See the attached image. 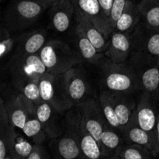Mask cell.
<instances>
[{
    "mask_svg": "<svg viewBox=\"0 0 159 159\" xmlns=\"http://www.w3.org/2000/svg\"><path fill=\"white\" fill-rule=\"evenodd\" d=\"M96 67L100 90L135 95L141 93L138 78L127 61L114 63L105 56Z\"/></svg>",
    "mask_w": 159,
    "mask_h": 159,
    "instance_id": "cell-1",
    "label": "cell"
},
{
    "mask_svg": "<svg viewBox=\"0 0 159 159\" xmlns=\"http://www.w3.org/2000/svg\"><path fill=\"white\" fill-rule=\"evenodd\" d=\"M82 115L79 106H73L65 113L63 134L50 140L49 148L56 158H83L79 146V128Z\"/></svg>",
    "mask_w": 159,
    "mask_h": 159,
    "instance_id": "cell-2",
    "label": "cell"
},
{
    "mask_svg": "<svg viewBox=\"0 0 159 159\" xmlns=\"http://www.w3.org/2000/svg\"><path fill=\"white\" fill-rule=\"evenodd\" d=\"M48 73L62 75L82 62L76 48L60 40H48L39 52Z\"/></svg>",
    "mask_w": 159,
    "mask_h": 159,
    "instance_id": "cell-3",
    "label": "cell"
},
{
    "mask_svg": "<svg viewBox=\"0 0 159 159\" xmlns=\"http://www.w3.org/2000/svg\"><path fill=\"white\" fill-rule=\"evenodd\" d=\"M40 0H11L3 16V26L20 33L35 23L48 9Z\"/></svg>",
    "mask_w": 159,
    "mask_h": 159,
    "instance_id": "cell-4",
    "label": "cell"
},
{
    "mask_svg": "<svg viewBox=\"0 0 159 159\" xmlns=\"http://www.w3.org/2000/svg\"><path fill=\"white\" fill-rule=\"evenodd\" d=\"M127 63L138 78L141 93L159 100V57L144 51H132Z\"/></svg>",
    "mask_w": 159,
    "mask_h": 159,
    "instance_id": "cell-5",
    "label": "cell"
},
{
    "mask_svg": "<svg viewBox=\"0 0 159 159\" xmlns=\"http://www.w3.org/2000/svg\"><path fill=\"white\" fill-rule=\"evenodd\" d=\"M11 84L21 82H38L48 72L39 54H13L7 63Z\"/></svg>",
    "mask_w": 159,
    "mask_h": 159,
    "instance_id": "cell-6",
    "label": "cell"
},
{
    "mask_svg": "<svg viewBox=\"0 0 159 159\" xmlns=\"http://www.w3.org/2000/svg\"><path fill=\"white\" fill-rule=\"evenodd\" d=\"M39 88L42 100L51 104L58 111L65 113L73 107L67 95L63 74L45 73L39 80Z\"/></svg>",
    "mask_w": 159,
    "mask_h": 159,
    "instance_id": "cell-7",
    "label": "cell"
},
{
    "mask_svg": "<svg viewBox=\"0 0 159 159\" xmlns=\"http://www.w3.org/2000/svg\"><path fill=\"white\" fill-rule=\"evenodd\" d=\"M80 65L73 67L63 74L65 89L72 106H79L95 97L89 77Z\"/></svg>",
    "mask_w": 159,
    "mask_h": 159,
    "instance_id": "cell-8",
    "label": "cell"
},
{
    "mask_svg": "<svg viewBox=\"0 0 159 159\" xmlns=\"http://www.w3.org/2000/svg\"><path fill=\"white\" fill-rule=\"evenodd\" d=\"M14 89V93H9L4 100L5 107L9 115L10 122L16 128L22 129L26 121L32 116H36L37 106L25 97L22 93Z\"/></svg>",
    "mask_w": 159,
    "mask_h": 159,
    "instance_id": "cell-9",
    "label": "cell"
},
{
    "mask_svg": "<svg viewBox=\"0 0 159 159\" xmlns=\"http://www.w3.org/2000/svg\"><path fill=\"white\" fill-rule=\"evenodd\" d=\"M156 102L149 95L141 93L138 98V103L134 116L137 124L141 128L158 140L157 123L158 113L155 106Z\"/></svg>",
    "mask_w": 159,
    "mask_h": 159,
    "instance_id": "cell-10",
    "label": "cell"
},
{
    "mask_svg": "<svg viewBox=\"0 0 159 159\" xmlns=\"http://www.w3.org/2000/svg\"><path fill=\"white\" fill-rule=\"evenodd\" d=\"M79 107L82 115V124L99 143L101 135L107 123L102 114L98 98H92Z\"/></svg>",
    "mask_w": 159,
    "mask_h": 159,
    "instance_id": "cell-11",
    "label": "cell"
},
{
    "mask_svg": "<svg viewBox=\"0 0 159 159\" xmlns=\"http://www.w3.org/2000/svg\"><path fill=\"white\" fill-rule=\"evenodd\" d=\"M65 113L58 111L44 101L37 107L36 115L49 140L57 138L63 134Z\"/></svg>",
    "mask_w": 159,
    "mask_h": 159,
    "instance_id": "cell-12",
    "label": "cell"
},
{
    "mask_svg": "<svg viewBox=\"0 0 159 159\" xmlns=\"http://www.w3.org/2000/svg\"><path fill=\"white\" fill-rule=\"evenodd\" d=\"M76 12L88 18L93 24L110 37L113 33L109 17L102 9L99 0H72Z\"/></svg>",
    "mask_w": 159,
    "mask_h": 159,
    "instance_id": "cell-13",
    "label": "cell"
},
{
    "mask_svg": "<svg viewBox=\"0 0 159 159\" xmlns=\"http://www.w3.org/2000/svg\"><path fill=\"white\" fill-rule=\"evenodd\" d=\"M133 51H144L159 57V30L151 29L140 20L131 32Z\"/></svg>",
    "mask_w": 159,
    "mask_h": 159,
    "instance_id": "cell-14",
    "label": "cell"
},
{
    "mask_svg": "<svg viewBox=\"0 0 159 159\" xmlns=\"http://www.w3.org/2000/svg\"><path fill=\"white\" fill-rule=\"evenodd\" d=\"M132 51L131 33L113 30L104 55L114 63H124L130 57Z\"/></svg>",
    "mask_w": 159,
    "mask_h": 159,
    "instance_id": "cell-15",
    "label": "cell"
},
{
    "mask_svg": "<svg viewBox=\"0 0 159 159\" xmlns=\"http://www.w3.org/2000/svg\"><path fill=\"white\" fill-rule=\"evenodd\" d=\"M123 136L127 144L134 143L144 146L153 154L154 157H157L159 155L158 140L137 124L134 115L130 124L123 132Z\"/></svg>",
    "mask_w": 159,
    "mask_h": 159,
    "instance_id": "cell-16",
    "label": "cell"
},
{
    "mask_svg": "<svg viewBox=\"0 0 159 159\" xmlns=\"http://www.w3.org/2000/svg\"><path fill=\"white\" fill-rule=\"evenodd\" d=\"M50 8L51 25L54 30L58 33L68 31L75 16V8L72 0H61Z\"/></svg>",
    "mask_w": 159,
    "mask_h": 159,
    "instance_id": "cell-17",
    "label": "cell"
},
{
    "mask_svg": "<svg viewBox=\"0 0 159 159\" xmlns=\"http://www.w3.org/2000/svg\"><path fill=\"white\" fill-rule=\"evenodd\" d=\"M47 37V31L43 29L20 34L14 54H39L42 48L48 42Z\"/></svg>",
    "mask_w": 159,
    "mask_h": 159,
    "instance_id": "cell-18",
    "label": "cell"
},
{
    "mask_svg": "<svg viewBox=\"0 0 159 159\" xmlns=\"http://www.w3.org/2000/svg\"><path fill=\"white\" fill-rule=\"evenodd\" d=\"M111 93V92H110ZM115 110L123 132L131 120L138 103L135 94L111 93Z\"/></svg>",
    "mask_w": 159,
    "mask_h": 159,
    "instance_id": "cell-19",
    "label": "cell"
},
{
    "mask_svg": "<svg viewBox=\"0 0 159 159\" xmlns=\"http://www.w3.org/2000/svg\"><path fill=\"white\" fill-rule=\"evenodd\" d=\"M75 20L76 22V26L83 32L99 52L104 54L108 48L110 37H107L102 31L99 30L88 18L76 11Z\"/></svg>",
    "mask_w": 159,
    "mask_h": 159,
    "instance_id": "cell-20",
    "label": "cell"
},
{
    "mask_svg": "<svg viewBox=\"0 0 159 159\" xmlns=\"http://www.w3.org/2000/svg\"><path fill=\"white\" fill-rule=\"evenodd\" d=\"M74 41L76 45L75 48L82 57V61L96 66L105 57L103 53L99 52L93 43L77 26H75V30Z\"/></svg>",
    "mask_w": 159,
    "mask_h": 159,
    "instance_id": "cell-21",
    "label": "cell"
},
{
    "mask_svg": "<svg viewBox=\"0 0 159 159\" xmlns=\"http://www.w3.org/2000/svg\"><path fill=\"white\" fill-rule=\"evenodd\" d=\"M124 143L125 141L122 134L107 124L99 141L102 158L113 159L116 152Z\"/></svg>",
    "mask_w": 159,
    "mask_h": 159,
    "instance_id": "cell-22",
    "label": "cell"
},
{
    "mask_svg": "<svg viewBox=\"0 0 159 159\" xmlns=\"http://www.w3.org/2000/svg\"><path fill=\"white\" fill-rule=\"evenodd\" d=\"M136 0H128L122 14L116 22L113 30L131 33L140 22Z\"/></svg>",
    "mask_w": 159,
    "mask_h": 159,
    "instance_id": "cell-23",
    "label": "cell"
},
{
    "mask_svg": "<svg viewBox=\"0 0 159 159\" xmlns=\"http://www.w3.org/2000/svg\"><path fill=\"white\" fill-rule=\"evenodd\" d=\"M138 9L141 22L151 29L159 30V0H140Z\"/></svg>",
    "mask_w": 159,
    "mask_h": 159,
    "instance_id": "cell-24",
    "label": "cell"
},
{
    "mask_svg": "<svg viewBox=\"0 0 159 159\" xmlns=\"http://www.w3.org/2000/svg\"><path fill=\"white\" fill-rule=\"evenodd\" d=\"M79 146L83 158L98 159L102 158L100 144L99 141L88 131L81 122L79 128Z\"/></svg>",
    "mask_w": 159,
    "mask_h": 159,
    "instance_id": "cell-25",
    "label": "cell"
},
{
    "mask_svg": "<svg viewBox=\"0 0 159 159\" xmlns=\"http://www.w3.org/2000/svg\"><path fill=\"white\" fill-rule=\"evenodd\" d=\"M97 98L107 124L123 134L122 128L115 110L111 93L105 90H100Z\"/></svg>",
    "mask_w": 159,
    "mask_h": 159,
    "instance_id": "cell-26",
    "label": "cell"
},
{
    "mask_svg": "<svg viewBox=\"0 0 159 159\" xmlns=\"http://www.w3.org/2000/svg\"><path fill=\"white\" fill-rule=\"evenodd\" d=\"M155 158L153 154L142 145L124 143L118 150L113 159H149Z\"/></svg>",
    "mask_w": 159,
    "mask_h": 159,
    "instance_id": "cell-27",
    "label": "cell"
},
{
    "mask_svg": "<svg viewBox=\"0 0 159 159\" xmlns=\"http://www.w3.org/2000/svg\"><path fill=\"white\" fill-rule=\"evenodd\" d=\"M22 131L34 144H43L47 139H49L40 120L37 119V115L30 117L26 121Z\"/></svg>",
    "mask_w": 159,
    "mask_h": 159,
    "instance_id": "cell-28",
    "label": "cell"
},
{
    "mask_svg": "<svg viewBox=\"0 0 159 159\" xmlns=\"http://www.w3.org/2000/svg\"><path fill=\"white\" fill-rule=\"evenodd\" d=\"M1 43H0V57L2 60H4L11 51L15 49L18 40L19 34L12 35L11 31L5 26L1 27Z\"/></svg>",
    "mask_w": 159,
    "mask_h": 159,
    "instance_id": "cell-29",
    "label": "cell"
},
{
    "mask_svg": "<svg viewBox=\"0 0 159 159\" xmlns=\"http://www.w3.org/2000/svg\"><path fill=\"white\" fill-rule=\"evenodd\" d=\"M127 2L128 0H113V6H112L111 11H110V15L109 16L110 26H111L113 30H114L115 25L122 14Z\"/></svg>",
    "mask_w": 159,
    "mask_h": 159,
    "instance_id": "cell-30",
    "label": "cell"
},
{
    "mask_svg": "<svg viewBox=\"0 0 159 159\" xmlns=\"http://www.w3.org/2000/svg\"><path fill=\"white\" fill-rule=\"evenodd\" d=\"M51 157L43 144H34L27 159H48Z\"/></svg>",
    "mask_w": 159,
    "mask_h": 159,
    "instance_id": "cell-31",
    "label": "cell"
},
{
    "mask_svg": "<svg viewBox=\"0 0 159 159\" xmlns=\"http://www.w3.org/2000/svg\"><path fill=\"white\" fill-rule=\"evenodd\" d=\"M99 1L103 11L109 17L110 15V11H111L112 6H113V0H99Z\"/></svg>",
    "mask_w": 159,
    "mask_h": 159,
    "instance_id": "cell-32",
    "label": "cell"
},
{
    "mask_svg": "<svg viewBox=\"0 0 159 159\" xmlns=\"http://www.w3.org/2000/svg\"><path fill=\"white\" fill-rule=\"evenodd\" d=\"M40 1L43 2L44 3V4L46 5L48 8H50L51 6H52L53 5L61 1V0H40Z\"/></svg>",
    "mask_w": 159,
    "mask_h": 159,
    "instance_id": "cell-33",
    "label": "cell"
},
{
    "mask_svg": "<svg viewBox=\"0 0 159 159\" xmlns=\"http://www.w3.org/2000/svg\"><path fill=\"white\" fill-rule=\"evenodd\" d=\"M157 134H158V141L159 144V113L158 116V123H157Z\"/></svg>",
    "mask_w": 159,
    "mask_h": 159,
    "instance_id": "cell-34",
    "label": "cell"
},
{
    "mask_svg": "<svg viewBox=\"0 0 159 159\" xmlns=\"http://www.w3.org/2000/svg\"><path fill=\"white\" fill-rule=\"evenodd\" d=\"M1 1H2H2H3V0H1Z\"/></svg>",
    "mask_w": 159,
    "mask_h": 159,
    "instance_id": "cell-35",
    "label": "cell"
}]
</instances>
